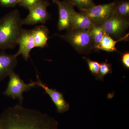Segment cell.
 Instances as JSON below:
<instances>
[{"instance_id":"cell-16","label":"cell","mask_w":129,"mask_h":129,"mask_svg":"<svg viewBox=\"0 0 129 129\" xmlns=\"http://www.w3.org/2000/svg\"><path fill=\"white\" fill-rule=\"evenodd\" d=\"M88 31L94 45L95 50L96 47L102 40L105 31L101 24H95Z\"/></svg>"},{"instance_id":"cell-12","label":"cell","mask_w":129,"mask_h":129,"mask_svg":"<svg viewBox=\"0 0 129 129\" xmlns=\"http://www.w3.org/2000/svg\"><path fill=\"white\" fill-rule=\"evenodd\" d=\"M95 24L87 15L81 12H76L75 10L71 17L70 29L88 30Z\"/></svg>"},{"instance_id":"cell-1","label":"cell","mask_w":129,"mask_h":129,"mask_svg":"<svg viewBox=\"0 0 129 129\" xmlns=\"http://www.w3.org/2000/svg\"><path fill=\"white\" fill-rule=\"evenodd\" d=\"M0 124L2 129H58V123L55 119L20 104L5 109Z\"/></svg>"},{"instance_id":"cell-21","label":"cell","mask_w":129,"mask_h":129,"mask_svg":"<svg viewBox=\"0 0 129 129\" xmlns=\"http://www.w3.org/2000/svg\"><path fill=\"white\" fill-rule=\"evenodd\" d=\"M21 0H0V6L3 7H13L18 5Z\"/></svg>"},{"instance_id":"cell-15","label":"cell","mask_w":129,"mask_h":129,"mask_svg":"<svg viewBox=\"0 0 129 129\" xmlns=\"http://www.w3.org/2000/svg\"><path fill=\"white\" fill-rule=\"evenodd\" d=\"M113 14L124 19H128L129 2L128 0L116 1L114 12Z\"/></svg>"},{"instance_id":"cell-6","label":"cell","mask_w":129,"mask_h":129,"mask_svg":"<svg viewBox=\"0 0 129 129\" xmlns=\"http://www.w3.org/2000/svg\"><path fill=\"white\" fill-rule=\"evenodd\" d=\"M115 3L116 1L104 5H95L89 9L80 11L88 16L95 24H100L113 14Z\"/></svg>"},{"instance_id":"cell-19","label":"cell","mask_w":129,"mask_h":129,"mask_svg":"<svg viewBox=\"0 0 129 129\" xmlns=\"http://www.w3.org/2000/svg\"><path fill=\"white\" fill-rule=\"evenodd\" d=\"M83 58L88 63L89 70L92 75L97 78L99 74L100 63L98 61H93L90 58L83 57Z\"/></svg>"},{"instance_id":"cell-14","label":"cell","mask_w":129,"mask_h":129,"mask_svg":"<svg viewBox=\"0 0 129 129\" xmlns=\"http://www.w3.org/2000/svg\"><path fill=\"white\" fill-rule=\"evenodd\" d=\"M129 33H128L122 38L118 39L117 40H115L105 32L102 40L96 47L95 50H102L109 52H117L118 50L115 47L116 44L119 42L127 40L129 37Z\"/></svg>"},{"instance_id":"cell-5","label":"cell","mask_w":129,"mask_h":129,"mask_svg":"<svg viewBox=\"0 0 129 129\" xmlns=\"http://www.w3.org/2000/svg\"><path fill=\"white\" fill-rule=\"evenodd\" d=\"M106 33L112 38L119 39L125 35L129 26L128 19L113 14L101 24Z\"/></svg>"},{"instance_id":"cell-3","label":"cell","mask_w":129,"mask_h":129,"mask_svg":"<svg viewBox=\"0 0 129 129\" xmlns=\"http://www.w3.org/2000/svg\"><path fill=\"white\" fill-rule=\"evenodd\" d=\"M60 37L69 43L80 54H89L95 50L88 30L70 29Z\"/></svg>"},{"instance_id":"cell-20","label":"cell","mask_w":129,"mask_h":129,"mask_svg":"<svg viewBox=\"0 0 129 129\" xmlns=\"http://www.w3.org/2000/svg\"><path fill=\"white\" fill-rule=\"evenodd\" d=\"M43 0H21L18 5L20 6L29 10Z\"/></svg>"},{"instance_id":"cell-11","label":"cell","mask_w":129,"mask_h":129,"mask_svg":"<svg viewBox=\"0 0 129 129\" xmlns=\"http://www.w3.org/2000/svg\"><path fill=\"white\" fill-rule=\"evenodd\" d=\"M18 63L16 54H9L0 51V81L3 80L13 72Z\"/></svg>"},{"instance_id":"cell-13","label":"cell","mask_w":129,"mask_h":129,"mask_svg":"<svg viewBox=\"0 0 129 129\" xmlns=\"http://www.w3.org/2000/svg\"><path fill=\"white\" fill-rule=\"evenodd\" d=\"M35 47L43 48L47 44L49 31L44 25H40L32 29Z\"/></svg>"},{"instance_id":"cell-8","label":"cell","mask_w":129,"mask_h":129,"mask_svg":"<svg viewBox=\"0 0 129 129\" xmlns=\"http://www.w3.org/2000/svg\"><path fill=\"white\" fill-rule=\"evenodd\" d=\"M36 76L37 81H35L36 85L43 89L45 94H47L49 96L55 106L57 112L62 113L68 111L70 108V105L65 101L63 93L58 91L55 89L48 87L41 81L37 73Z\"/></svg>"},{"instance_id":"cell-7","label":"cell","mask_w":129,"mask_h":129,"mask_svg":"<svg viewBox=\"0 0 129 129\" xmlns=\"http://www.w3.org/2000/svg\"><path fill=\"white\" fill-rule=\"evenodd\" d=\"M50 4L47 0H43L30 8L28 16L22 19L23 25H32L44 24L50 18L47 8Z\"/></svg>"},{"instance_id":"cell-9","label":"cell","mask_w":129,"mask_h":129,"mask_svg":"<svg viewBox=\"0 0 129 129\" xmlns=\"http://www.w3.org/2000/svg\"><path fill=\"white\" fill-rule=\"evenodd\" d=\"M57 5L58 9L59 18L57 27L58 30H69L71 29V19L75 9L74 6L66 0H53Z\"/></svg>"},{"instance_id":"cell-22","label":"cell","mask_w":129,"mask_h":129,"mask_svg":"<svg viewBox=\"0 0 129 129\" xmlns=\"http://www.w3.org/2000/svg\"><path fill=\"white\" fill-rule=\"evenodd\" d=\"M121 61L123 65L127 69H129V52H126L122 53Z\"/></svg>"},{"instance_id":"cell-10","label":"cell","mask_w":129,"mask_h":129,"mask_svg":"<svg viewBox=\"0 0 129 129\" xmlns=\"http://www.w3.org/2000/svg\"><path fill=\"white\" fill-rule=\"evenodd\" d=\"M17 45L19 46V48L15 54L18 57L21 55L24 60L27 61L30 57V51L35 47L32 29H22L19 37Z\"/></svg>"},{"instance_id":"cell-4","label":"cell","mask_w":129,"mask_h":129,"mask_svg":"<svg viewBox=\"0 0 129 129\" xmlns=\"http://www.w3.org/2000/svg\"><path fill=\"white\" fill-rule=\"evenodd\" d=\"M9 77L7 87L3 92V94L13 99H18L21 104L24 99V92L28 91L37 86L35 81L32 80L30 83L26 84L14 71L10 74Z\"/></svg>"},{"instance_id":"cell-18","label":"cell","mask_w":129,"mask_h":129,"mask_svg":"<svg viewBox=\"0 0 129 129\" xmlns=\"http://www.w3.org/2000/svg\"><path fill=\"white\" fill-rule=\"evenodd\" d=\"M74 6L77 7L80 10L87 9L95 5L92 0H66Z\"/></svg>"},{"instance_id":"cell-17","label":"cell","mask_w":129,"mask_h":129,"mask_svg":"<svg viewBox=\"0 0 129 129\" xmlns=\"http://www.w3.org/2000/svg\"><path fill=\"white\" fill-rule=\"evenodd\" d=\"M112 64L111 63L107 62V59L105 62H102L100 63L99 74L96 78L97 80L103 81L104 78L106 75L112 73Z\"/></svg>"},{"instance_id":"cell-23","label":"cell","mask_w":129,"mask_h":129,"mask_svg":"<svg viewBox=\"0 0 129 129\" xmlns=\"http://www.w3.org/2000/svg\"><path fill=\"white\" fill-rule=\"evenodd\" d=\"M0 129H2V127L1 125V124H0Z\"/></svg>"},{"instance_id":"cell-2","label":"cell","mask_w":129,"mask_h":129,"mask_svg":"<svg viewBox=\"0 0 129 129\" xmlns=\"http://www.w3.org/2000/svg\"><path fill=\"white\" fill-rule=\"evenodd\" d=\"M23 25L17 9L0 18V51L13 49L16 46Z\"/></svg>"}]
</instances>
